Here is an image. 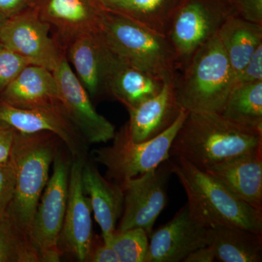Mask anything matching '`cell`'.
<instances>
[{
    "mask_svg": "<svg viewBox=\"0 0 262 262\" xmlns=\"http://www.w3.org/2000/svg\"><path fill=\"white\" fill-rule=\"evenodd\" d=\"M262 150V131L230 121L220 113H189L170 149L205 170L216 164Z\"/></svg>",
    "mask_w": 262,
    "mask_h": 262,
    "instance_id": "6da1fadb",
    "label": "cell"
},
{
    "mask_svg": "<svg viewBox=\"0 0 262 262\" xmlns=\"http://www.w3.org/2000/svg\"><path fill=\"white\" fill-rule=\"evenodd\" d=\"M172 173L187 194V205L194 219L213 229L237 227L262 234V210L239 200L206 172L181 158L169 159Z\"/></svg>",
    "mask_w": 262,
    "mask_h": 262,
    "instance_id": "7a4b0ae2",
    "label": "cell"
},
{
    "mask_svg": "<svg viewBox=\"0 0 262 262\" xmlns=\"http://www.w3.org/2000/svg\"><path fill=\"white\" fill-rule=\"evenodd\" d=\"M234 74L218 34L203 45L173 79L177 101L189 113H222Z\"/></svg>",
    "mask_w": 262,
    "mask_h": 262,
    "instance_id": "3957f363",
    "label": "cell"
},
{
    "mask_svg": "<svg viewBox=\"0 0 262 262\" xmlns=\"http://www.w3.org/2000/svg\"><path fill=\"white\" fill-rule=\"evenodd\" d=\"M97 32L106 47L122 61L163 82L173 80L178 61L168 37L105 9Z\"/></svg>",
    "mask_w": 262,
    "mask_h": 262,
    "instance_id": "277c9868",
    "label": "cell"
},
{
    "mask_svg": "<svg viewBox=\"0 0 262 262\" xmlns=\"http://www.w3.org/2000/svg\"><path fill=\"white\" fill-rule=\"evenodd\" d=\"M57 139L50 132L15 134L9 159L14 168L15 192L7 215L28 234L49 179Z\"/></svg>",
    "mask_w": 262,
    "mask_h": 262,
    "instance_id": "5b68a950",
    "label": "cell"
},
{
    "mask_svg": "<svg viewBox=\"0 0 262 262\" xmlns=\"http://www.w3.org/2000/svg\"><path fill=\"white\" fill-rule=\"evenodd\" d=\"M187 114L183 110L171 126L143 142L132 140L125 124L115 133L111 146L95 150V160L106 168L108 180L118 184L157 168L170 159L172 142Z\"/></svg>",
    "mask_w": 262,
    "mask_h": 262,
    "instance_id": "8992f818",
    "label": "cell"
},
{
    "mask_svg": "<svg viewBox=\"0 0 262 262\" xmlns=\"http://www.w3.org/2000/svg\"><path fill=\"white\" fill-rule=\"evenodd\" d=\"M235 15L238 14L229 0H182L168 35L178 70Z\"/></svg>",
    "mask_w": 262,
    "mask_h": 262,
    "instance_id": "52a82bcc",
    "label": "cell"
},
{
    "mask_svg": "<svg viewBox=\"0 0 262 262\" xmlns=\"http://www.w3.org/2000/svg\"><path fill=\"white\" fill-rule=\"evenodd\" d=\"M70 170L68 162L57 151L53 173L39 199L29 233L39 261L61 260L58 243L67 210Z\"/></svg>",
    "mask_w": 262,
    "mask_h": 262,
    "instance_id": "ba28073f",
    "label": "cell"
},
{
    "mask_svg": "<svg viewBox=\"0 0 262 262\" xmlns=\"http://www.w3.org/2000/svg\"><path fill=\"white\" fill-rule=\"evenodd\" d=\"M0 46L29 64L41 66L52 72L65 55L52 36L49 24L33 8L5 19L0 30Z\"/></svg>",
    "mask_w": 262,
    "mask_h": 262,
    "instance_id": "9c48e42d",
    "label": "cell"
},
{
    "mask_svg": "<svg viewBox=\"0 0 262 262\" xmlns=\"http://www.w3.org/2000/svg\"><path fill=\"white\" fill-rule=\"evenodd\" d=\"M172 173L169 160L158 168L120 184L123 209L117 230L141 228L151 235L153 227L168 203L167 184Z\"/></svg>",
    "mask_w": 262,
    "mask_h": 262,
    "instance_id": "30bf717a",
    "label": "cell"
},
{
    "mask_svg": "<svg viewBox=\"0 0 262 262\" xmlns=\"http://www.w3.org/2000/svg\"><path fill=\"white\" fill-rule=\"evenodd\" d=\"M53 72L60 101L86 142L99 144L113 140L116 133L115 125L96 111L65 55Z\"/></svg>",
    "mask_w": 262,
    "mask_h": 262,
    "instance_id": "8fae6325",
    "label": "cell"
},
{
    "mask_svg": "<svg viewBox=\"0 0 262 262\" xmlns=\"http://www.w3.org/2000/svg\"><path fill=\"white\" fill-rule=\"evenodd\" d=\"M0 120L21 134L50 132L64 143L72 158L84 157L86 141L61 101L32 108H17L0 101Z\"/></svg>",
    "mask_w": 262,
    "mask_h": 262,
    "instance_id": "7c38bea8",
    "label": "cell"
},
{
    "mask_svg": "<svg viewBox=\"0 0 262 262\" xmlns=\"http://www.w3.org/2000/svg\"><path fill=\"white\" fill-rule=\"evenodd\" d=\"M212 237V229L193 217L187 203L150 235L145 262L183 261L194 250L211 244Z\"/></svg>",
    "mask_w": 262,
    "mask_h": 262,
    "instance_id": "4fadbf2b",
    "label": "cell"
},
{
    "mask_svg": "<svg viewBox=\"0 0 262 262\" xmlns=\"http://www.w3.org/2000/svg\"><path fill=\"white\" fill-rule=\"evenodd\" d=\"M32 8L63 52L75 38L98 30L104 10L100 0H34Z\"/></svg>",
    "mask_w": 262,
    "mask_h": 262,
    "instance_id": "5bb4252c",
    "label": "cell"
},
{
    "mask_svg": "<svg viewBox=\"0 0 262 262\" xmlns=\"http://www.w3.org/2000/svg\"><path fill=\"white\" fill-rule=\"evenodd\" d=\"M72 158L67 210L60 237L78 261H86L92 249V208L82 185L84 157Z\"/></svg>",
    "mask_w": 262,
    "mask_h": 262,
    "instance_id": "9a60e30c",
    "label": "cell"
},
{
    "mask_svg": "<svg viewBox=\"0 0 262 262\" xmlns=\"http://www.w3.org/2000/svg\"><path fill=\"white\" fill-rule=\"evenodd\" d=\"M64 53L91 98L108 95L107 75L111 51L97 31L75 38L66 48Z\"/></svg>",
    "mask_w": 262,
    "mask_h": 262,
    "instance_id": "2e32d148",
    "label": "cell"
},
{
    "mask_svg": "<svg viewBox=\"0 0 262 262\" xmlns=\"http://www.w3.org/2000/svg\"><path fill=\"white\" fill-rule=\"evenodd\" d=\"M183 110L176 96L173 80L165 81L158 94L127 110L126 124L131 139L143 142L156 137L171 126Z\"/></svg>",
    "mask_w": 262,
    "mask_h": 262,
    "instance_id": "e0dca14e",
    "label": "cell"
},
{
    "mask_svg": "<svg viewBox=\"0 0 262 262\" xmlns=\"http://www.w3.org/2000/svg\"><path fill=\"white\" fill-rule=\"evenodd\" d=\"M203 171L241 201L262 210V150L222 162Z\"/></svg>",
    "mask_w": 262,
    "mask_h": 262,
    "instance_id": "ac0fdd59",
    "label": "cell"
},
{
    "mask_svg": "<svg viewBox=\"0 0 262 262\" xmlns=\"http://www.w3.org/2000/svg\"><path fill=\"white\" fill-rule=\"evenodd\" d=\"M0 101L17 108H32L60 102L54 74L41 66L29 64L0 94Z\"/></svg>",
    "mask_w": 262,
    "mask_h": 262,
    "instance_id": "d6986e66",
    "label": "cell"
},
{
    "mask_svg": "<svg viewBox=\"0 0 262 262\" xmlns=\"http://www.w3.org/2000/svg\"><path fill=\"white\" fill-rule=\"evenodd\" d=\"M82 185L89 198L95 220L102 232L103 242L108 244L116 230L117 220L123 209V192L121 186L103 178L98 169L84 163Z\"/></svg>",
    "mask_w": 262,
    "mask_h": 262,
    "instance_id": "ffe728a7",
    "label": "cell"
},
{
    "mask_svg": "<svg viewBox=\"0 0 262 262\" xmlns=\"http://www.w3.org/2000/svg\"><path fill=\"white\" fill-rule=\"evenodd\" d=\"M163 84V81L128 64L111 51L107 75L108 94L121 102L127 110L158 94Z\"/></svg>",
    "mask_w": 262,
    "mask_h": 262,
    "instance_id": "44dd1931",
    "label": "cell"
},
{
    "mask_svg": "<svg viewBox=\"0 0 262 262\" xmlns=\"http://www.w3.org/2000/svg\"><path fill=\"white\" fill-rule=\"evenodd\" d=\"M103 9L132 19L168 37L176 12L182 0H100Z\"/></svg>",
    "mask_w": 262,
    "mask_h": 262,
    "instance_id": "7402d4cb",
    "label": "cell"
},
{
    "mask_svg": "<svg viewBox=\"0 0 262 262\" xmlns=\"http://www.w3.org/2000/svg\"><path fill=\"white\" fill-rule=\"evenodd\" d=\"M218 37L235 76L262 44V25L235 15L222 26Z\"/></svg>",
    "mask_w": 262,
    "mask_h": 262,
    "instance_id": "603a6c76",
    "label": "cell"
},
{
    "mask_svg": "<svg viewBox=\"0 0 262 262\" xmlns=\"http://www.w3.org/2000/svg\"><path fill=\"white\" fill-rule=\"evenodd\" d=\"M211 246L215 261L261 262L262 234L237 227L220 226L212 229Z\"/></svg>",
    "mask_w": 262,
    "mask_h": 262,
    "instance_id": "cb8c5ba5",
    "label": "cell"
},
{
    "mask_svg": "<svg viewBox=\"0 0 262 262\" xmlns=\"http://www.w3.org/2000/svg\"><path fill=\"white\" fill-rule=\"evenodd\" d=\"M221 114L230 121L262 131V81L234 85Z\"/></svg>",
    "mask_w": 262,
    "mask_h": 262,
    "instance_id": "d4e9b609",
    "label": "cell"
},
{
    "mask_svg": "<svg viewBox=\"0 0 262 262\" xmlns=\"http://www.w3.org/2000/svg\"><path fill=\"white\" fill-rule=\"evenodd\" d=\"M28 233L8 215L0 216V262H39Z\"/></svg>",
    "mask_w": 262,
    "mask_h": 262,
    "instance_id": "484cf974",
    "label": "cell"
},
{
    "mask_svg": "<svg viewBox=\"0 0 262 262\" xmlns=\"http://www.w3.org/2000/svg\"><path fill=\"white\" fill-rule=\"evenodd\" d=\"M149 238V234L141 228L116 229L107 245L115 250L120 262H145Z\"/></svg>",
    "mask_w": 262,
    "mask_h": 262,
    "instance_id": "4316f807",
    "label": "cell"
},
{
    "mask_svg": "<svg viewBox=\"0 0 262 262\" xmlns=\"http://www.w3.org/2000/svg\"><path fill=\"white\" fill-rule=\"evenodd\" d=\"M27 65L21 57L0 46V94Z\"/></svg>",
    "mask_w": 262,
    "mask_h": 262,
    "instance_id": "83f0119b",
    "label": "cell"
},
{
    "mask_svg": "<svg viewBox=\"0 0 262 262\" xmlns=\"http://www.w3.org/2000/svg\"><path fill=\"white\" fill-rule=\"evenodd\" d=\"M15 176L10 160L0 163V216L6 215L14 195Z\"/></svg>",
    "mask_w": 262,
    "mask_h": 262,
    "instance_id": "f1b7e54d",
    "label": "cell"
},
{
    "mask_svg": "<svg viewBox=\"0 0 262 262\" xmlns=\"http://www.w3.org/2000/svg\"><path fill=\"white\" fill-rule=\"evenodd\" d=\"M259 81H262V44L253 53L246 67L234 76V86Z\"/></svg>",
    "mask_w": 262,
    "mask_h": 262,
    "instance_id": "f546056e",
    "label": "cell"
},
{
    "mask_svg": "<svg viewBox=\"0 0 262 262\" xmlns=\"http://www.w3.org/2000/svg\"><path fill=\"white\" fill-rule=\"evenodd\" d=\"M241 18L262 25V0H229Z\"/></svg>",
    "mask_w": 262,
    "mask_h": 262,
    "instance_id": "4dcf8cb0",
    "label": "cell"
},
{
    "mask_svg": "<svg viewBox=\"0 0 262 262\" xmlns=\"http://www.w3.org/2000/svg\"><path fill=\"white\" fill-rule=\"evenodd\" d=\"M16 132L14 128L0 120V163L9 160Z\"/></svg>",
    "mask_w": 262,
    "mask_h": 262,
    "instance_id": "1f68e13d",
    "label": "cell"
},
{
    "mask_svg": "<svg viewBox=\"0 0 262 262\" xmlns=\"http://www.w3.org/2000/svg\"><path fill=\"white\" fill-rule=\"evenodd\" d=\"M34 0H0V15L5 18L32 8Z\"/></svg>",
    "mask_w": 262,
    "mask_h": 262,
    "instance_id": "d6a6232c",
    "label": "cell"
},
{
    "mask_svg": "<svg viewBox=\"0 0 262 262\" xmlns=\"http://www.w3.org/2000/svg\"><path fill=\"white\" fill-rule=\"evenodd\" d=\"M89 261L93 262H120L115 250L110 245L102 244L90 253Z\"/></svg>",
    "mask_w": 262,
    "mask_h": 262,
    "instance_id": "836d02e7",
    "label": "cell"
},
{
    "mask_svg": "<svg viewBox=\"0 0 262 262\" xmlns=\"http://www.w3.org/2000/svg\"><path fill=\"white\" fill-rule=\"evenodd\" d=\"M215 254L211 245L198 248L184 258V262H213Z\"/></svg>",
    "mask_w": 262,
    "mask_h": 262,
    "instance_id": "e575fe53",
    "label": "cell"
},
{
    "mask_svg": "<svg viewBox=\"0 0 262 262\" xmlns=\"http://www.w3.org/2000/svg\"><path fill=\"white\" fill-rule=\"evenodd\" d=\"M5 19L6 18H5L4 17L0 15V30H1L2 26H3V23H4Z\"/></svg>",
    "mask_w": 262,
    "mask_h": 262,
    "instance_id": "d590c367",
    "label": "cell"
}]
</instances>
